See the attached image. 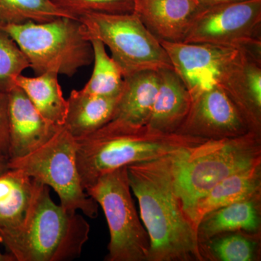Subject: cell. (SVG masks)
I'll use <instances>...</instances> for the list:
<instances>
[{
  "instance_id": "cell-1",
  "label": "cell",
  "mask_w": 261,
  "mask_h": 261,
  "mask_svg": "<svg viewBox=\"0 0 261 261\" xmlns=\"http://www.w3.org/2000/svg\"><path fill=\"white\" fill-rule=\"evenodd\" d=\"M171 154L127 166L150 242L148 261H205L197 227L176 190Z\"/></svg>"
},
{
  "instance_id": "cell-2",
  "label": "cell",
  "mask_w": 261,
  "mask_h": 261,
  "mask_svg": "<svg viewBox=\"0 0 261 261\" xmlns=\"http://www.w3.org/2000/svg\"><path fill=\"white\" fill-rule=\"evenodd\" d=\"M205 140L110 121L95 132L75 139L77 167L87 190L105 173L166 157Z\"/></svg>"
},
{
  "instance_id": "cell-3",
  "label": "cell",
  "mask_w": 261,
  "mask_h": 261,
  "mask_svg": "<svg viewBox=\"0 0 261 261\" xmlns=\"http://www.w3.org/2000/svg\"><path fill=\"white\" fill-rule=\"evenodd\" d=\"M171 161L176 190L190 218L196 202L219 182L260 166L261 135L250 132L233 138L205 140L176 151Z\"/></svg>"
},
{
  "instance_id": "cell-4",
  "label": "cell",
  "mask_w": 261,
  "mask_h": 261,
  "mask_svg": "<svg viewBox=\"0 0 261 261\" xmlns=\"http://www.w3.org/2000/svg\"><path fill=\"white\" fill-rule=\"evenodd\" d=\"M89 231L83 216L57 205L40 183L23 225L1 243L15 261L71 260L80 256Z\"/></svg>"
},
{
  "instance_id": "cell-5",
  "label": "cell",
  "mask_w": 261,
  "mask_h": 261,
  "mask_svg": "<svg viewBox=\"0 0 261 261\" xmlns=\"http://www.w3.org/2000/svg\"><path fill=\"white\" fill-rule=\"evenodd\" d=\"M23 51L36 75L54 73L73 77L93 62V49L79 19L3 25Z\"/></svg>"
},
{
  "instance_id": "cell-6",
  "label": "cell",
  "mask_w": 261,
  "mask_h": 261,
  "mask_svg": "<svg viewBox=\"0 0 261 261\" xmlns=\"http://www.w3.org/2000/svg\"><path fill=\"white\" fill-rule=\"evenodd\" d=\"M87 39L101 41L123 76L173 68L166 49L135 13H89L78 18Z\"/></svg>"
},
{
  "instance_id": "cell-7",
  "label": "cell",
  "mask_w": 261,
  "mask_h": 261,
  "mask_svg": "<svg viewBox=\"0 0 261 261\" xmlns=\"http://www.w3.org/2000/svg\"><path fill=\"white\" fill-rule=\"evenodd\" d=\"M9 169H18L36 181L51 187L69 212L98 216L97 202L84 190L76 162V141L64 126L39 148L8 161Z\"/></svg>"
},
{
  "instance_id": "cell-8",
  "label": "cell",
  "mask_w": 261,
  "mask_h": 261,
  "mask_svg": "<svg viewBox=\"0 0 261 261\" xmlns=\"http://www.w3.org/2000/svg\"><path fill=\"white\" fill-rule=\"evenodd\" d=\"M107 220L110 243L106 261H148L150 242L137 214L127 166L105 173L86 190Z\"/></svg>"
},
{
  "instance_id": "cell-9",
  "label": "cell",
  "mask_w": 261,
  "mask_h": 261,
  "mask_svg": "<svg viewBox=\"0 0 261 261\" xmlns=\"http://www.w3.org/2000/svg\"><path fill=\"white\" fill-rule=\"evenodd\" d=\"M261 0L202 7L183 42L221 47L261 48Z\"/></svg>"
},
{
  "instance_id": "cell-10",
  "label": "cell",
  "mask_w": 261,
  "mask_h": 261,
  "mask_svg": "<svg viewBox=\"0 0 261 261\" xmlns=\"http://www.w3.org/2000/svg\"><path fill=\"white\" fill-rule=\"evenodd\" d=\"M190 91L191 107L176 134L209 140L252 132L240 110L212 79L201 81Z\"/></svg>"
},
{
  "instance_id": "cell-11",
  "label": "cell",
  "mask_w": 261,
  "mask_h": 261,
  "mask_svg": "<svg viewBox=\"0 0 261 261\" xmlns=\"http://www.w3.org/2000/svg\"><path fill=\"white\" fill-rule=\"evenodd\" d=\"M209 78L234 103L252 132L261 135V48H232Z\"/></svg>"
},
{
  "instance_id": "cell-12",
  "label": "cell",
  "mask_w": 261,
  "mask_h": 261,
  "mask_svg": "<svg viewBox=\"0 0 261 261\" xmlns=\"http://www.w3.org/2000/svg\"><path fill=\"white\" fill-rule=\"evenodd\" d=\"M8 99L9 160L30 153L61 129L39 113L18 86L8 92Z\"/></svg>"
},
{
  "instance_id": "cell-13",
  "label": "cell",
  "mask_w": 261,
  "mask_h": 261,
  "mask_svg": "<svg viewBox=\"0 0 261 261\" xmlns=\"http://www.w3.org/2000/svg\"><path fill=\"white\" fill-rule=\"evenodd\" d=\"M134 13L149 32L168 42H183L202 9L198 0H132Z\"/></svg>"
},
{
  "instance_id": "cell-14",
  "label": "cell",
  "mask_w": 261,
  "mask_h": 261,
  "mask_svg": "<svg viewBox=\"0 0 261 261\" xmlns=\"http://www.w3.org/2000/svg\"><path fill=\"white\" fill-rule=\"evenodd\" d=\"M159 87L147 126L165 134H176L187 118L192 95L173 68L158 70Z\"/></svg>"
},
{
  "instance_id": "cell-15",
  "label": "cell",
  "mask_w": 261,
  "mask_h": 261,
  "mask_svg": "<svg viewBox=\"0 0 261 261\" xmlns=\"http://www.w3.org/2000/svg\"><path fill=\"white\" fill-rule=\"evenodd\" d=\"M39 185L18 169L0 175V243L23 225Z\"/></svg>"
},
{
  "instance_id": "cell-16",
  "label": "cell",
  "mask_w": 261,
  "mask_h": 261,
  "mask_svg": "<svg viewBox=\"0 0 261 261\" xmlns=\"http://www.w3.org/2000/svg\"><path fill=\"white\" fill-rule=\"evenodd\" d=\"M158 87V70H145L124 77L111 121L130 126H147Z\"/></svg>"
},
{
  "instance_id": "cell-17",
  "label": "cell",
  "mask_w": 261,
  "mask_h": 261,
  "mask_svg": "<svg viewBox=\"0 0 261 261\" xmlns=\"http://www.w3.org/2000/svg\"><path fill=\"white\" fill-rule=\"evenodd\" d=\"M160 42L169 57L173 69L189 89L210 76L215 68L233 48L207 44Z\"/></svg>"
},
{
  "instance_id": "cell-18",
  "label": "cell",
  "mask_w": 261,
  "mask_h": 261,
  "mask_svg": "<svg viewBox=\"0 0 261 261\" xmlns=\"http://www.w3.org/2000/svg\"><path fill=\"white\" fill-rule=\"evenodd\" d=\"M261 197V165L230 176L196 202L190 219L196 227L211 211L235 202Z\"/></svg>"
},
{
  "instance_id": "cell-19",
  "label": "cell",
  "mask_w": 261,
  "mask_h": 261,
  "mask_svg": "<svg viewBox=\"0 0 261 261\" xmlns=\"http://www.w3.org/2000/svg\"><path fill=\"white\" fill-rule=\"evenodd\" d=\"M260 197L235 202L211 211L200 220L197 231L200 243L220 233L243 231L260 233Z\"/></svg>"
},
{
  "instance_id": "cell-20",
  "label": "cell",
  "mask_w": 261,
  "mask_h": 261,
  "mask_svg": "<svg viewBox=\"0 0 261 261\" xmlns=\"http://www.w3.org/2000/svg\"><path fill=\"white\" fill-rule=\"evenodd\" d=\"M118 99L72 91L63 126L75 139L95 132L111 121Z\"/></svg>"
},
{
  "instance_id": "cell-21",
  "label": "cell",
  "mask_w": 261,
  "mask_h": 261,
  "mask_svg": "<svg viewBox=\"0 0 261 261\" xmlns=\"http://www.w3.org/2000/svg\"><path fill=\"white\" fill-rule=\"evenodd\" d=\"M15 84L27 94L44 118L58 126H63L68 100L63 97L58 74L45 73L36 77L21 74L15 79Z\"/></svg>"
},
{
  "instance_id": "cell-22",
  "label": "cell",
  "mask_w": 261,
  "mask_h": 261,
  "mask_svg": "<svg viewBox=\"0 0 261 261\" xmlns=\"http://www.w3.org/2000/svg\"><path fill=\"white\" fill-rule=\"evenodd\" d=\"M200 245L204 260L257 261L260 258V233H220Z\"/></svg>"
},
{
  "instance_id": "cell-23",
  "label": "cell",
  "mask_w": 261,
  "mask_h": 261,
  "mask_svg": "<svg viewBox=\"0 0 261 261\" xmlns=\"http://www.w3.org/2000/svg\"><path fill=\"white\" fill-rule=\"evenodd\" d=\"M89 41L93 49V70L82 90L102 97H119L124 84V76L121 68L108 54L106 47L101 41L96 39Z\"/></svg>"
},
{
  "instance_id": "cell-24",
  "label": "cell",
  "mask_w": 261,
  "mask_h": 261,
  "mask_svg": "<svg viewBox=\"0 0 261 261\" xmlns=\"http://www.w3.org/2000/svg\"><path fill=\"white\" fill-rule=\"evenodd\" d=\"M61 17L78 19L53 0H0V23L3 25L43 23Z\"/></svg>"
},
{
  "instance_id": "cell-25",
  "label": "cell",
  "mask_w": 261,
  "mask_h": 261,
  "mask_svg": "<svg viewBox=\"0 0 261 261\" xmlns=\"http://www.w3.org/2000/svg\"><path fill=\"white\" fill-rule=\"evenodd\" d=\"M30 65L20 47L0 23V91L8 93L15 80Z\"/></svg>"
},
{
  "instance_id": "cell-26",
  "label": "cell",
  "mask_w": 261,
  "mask_h": 261,
  "mask_svg": "<svg viewBox=\"0 0 261 261\" xmlns=\"http://www.w3.org/2000/svg\"><path fill=\"white\" fill-rule=\"evenodd\" d=\"M62 9L78 18L89 13H126L134 11L132 0H53Z\"/></svg>"
},
{
  "instance_id": "cell-27",
  "label": "cell",
  "mask_w": 261,
  "mask_h": 261,
  "mask_svg": "<svg viewBox=\"0 0 261 261\" xmlns=\"http://www.w3.org/2000/svg\"><path fill=\"white\" fill-rule=\"evenodd\" d=\"M8 93L0 91V158L9 160Z\"/></svg>"
},
{
  "instance_id": "cell-28",
  "label": "cell",
  "mask_w": 261,
  "mask_h": 261,
  "mask_svg": "<svg viewBox=\"0 0 261 261\" xmlns=\"http://www.w3.org/2000/svg\"><path fill=\"white\" fill-rule=\"evenodd\" d=\"M202 7L211 6V5L222 4V3H231V2L240 1V0H198Z\"/></svg>"
},
{
  "instance_id": "cell-29",
  "label": "cell",
  "mask_w": 261,
  "mask_h": 261,
  "mask_svg": "<svg viewBox=\"0 0 261 261\" xmlns=\"http://www.w3.org/2000/svg\"><path fill=\"white\" fill-rule=\"evenodd\" d=\"M8 169V160L0 158V175L3 174Z\"/></svg>"
},
{
  "instance_id": "cell-30",
  "label": "cell",
  "mask_w": 261,
  "mask_h": 261,
  "mask_svg": "<svg viewBox=\"0 0 261 261\" xmlns=\"http://www.w3.org/2000/svg\"><path fill=\"white\" fill-rule=\"evenodd\" d=\"M0 261H15V260L10 254H3L0 252Z\"/></svg>"
}]
</instances>
